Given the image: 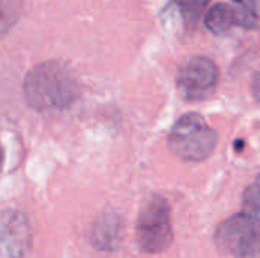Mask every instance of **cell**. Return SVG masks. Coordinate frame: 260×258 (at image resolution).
Listing matches in <instances>:
<instances>
[{
	"label": "cell",
	"instance_id": "cell-10",
	"mask_svg": "<svg viewBox=\"0 0 260 258\" xmlns=\"http://www.w3.org/2000/svg\"><path fill=\"white\" fill-rule=\"evenodd\" d=\"M209 0H175L180 14L189 24H195L204 12Z\"/></svg>",
	"mask_w": 260,
	"mask_h": 258
},
{
	"label": "cell",
	"instance_id": "cell-5",
	"mask_svg": "<svg viewBox=\"0 0 260 258\" xmlns=\"http://www.w3.org/2000/svg\"><path fill=\"white\" fill-rule=\"evenodd\" d=\"M218 78L219 71L212 59L192 56L177 71V90L184 100H204L213 93Z\"/></svg>",
	"mask_w": 260,
	"mask_h": 258
},
{
	"label": "cell",
	"instance_id": "cell-4",
	"mask_svg": "<svg viewBox=\"0 0 260 258\" xmlns=\"http://www.w3.org/2000/svg\"><path fill=\"white\" fill-rule=\"evenodd\" d=\"M218 248L229 258H260V220L239 213L224 220L215 234Z\"/></svg>",
	"mask_w": 260,
	"mask_h": 258
},
{
	"label": "cell",
	"instance_id": "cell-2",
	"mask_svg": "<svg viewBox=\"0 0 260 258\" xmlns=\"http://www.w3.org/2000/svg\"><path fill=\"white\" fill-rule=\"evenodd\" d=\"M218 134L198 113L181 116L172 126L168 144L175 157L183 161L200 163L215 151Z\"/></svg>",
	"mask_w": 260,
	"mask_h": 258
},
{
	"label": "cell",
	"instance_id": "cell-7",
	"mask_svg": "<svg viewBox=\"0 0 260 258\" xmlns=\"http://www.w3.org/2000/svg\"><path fill=\"white\" fill-rule=\"evenodd\" d=\"M207 30L215 35H224L238 24V8L229 3H215L204 15Z\"/></svg>",
	"mask_w": 260,
	"mask_h": 258
},
{
	"label": "cell",
	"instance_id": "cell-12",
	"mask_svg": "<svg viewBox=\"0 0 260 258\" xmlns=\"http://www.w3.org/2000/svg\"><path fill=\"white\" fill-rule=\"evenodd\" d=\"M251 93H253L256 102L260 103V71H257L253 76V81H251Z\"/></svg>",
	"mask_w": 260,
	"mask_h": 258
},
{
	"label": "cell",
	"instance_id": "cell-9",
	"mask_svg": "<svg viewBox=\"0 0 260 258\" xmlns=\"http://www.w3.org/2000/svg\"><path fill=\"white\" fill-rule=\"evenodd\" d=\"M21 14L20 0H0V36L8 33Z\"/></svg>",
	"mask_w": 260,
	"mask_h": 258
},
{
	"label": "cell",
	"instance_id": "cell-6",
	"mask_svg": "<svg viewBox=\"0 0 260 258\" xmlns=\"http://www.w3.org/2000/svg\"><path fill=\"white\" fill-rule=\"evenodd\" d=\"M29 242L26 216L17 210H0V258H23Z\"/></svg>",
	"mask_w": 260,
	"mask_h": 258
},
{
	"label": "cell",
	"instance_id": "cell-3",
	"mask_svg": "<svg viewBox=\"0 0 260 258\" xmlns=\"http://www.w3.org/2000/svg\"><path fill=\"white\" fill-rule=\"evenodd\" d=\"M136 239L139 248L146 254H158L169 248L174 231L171 210L165 198L154 196L142 208L137 219Z\"/></svg>",
	"mask_w": 260,
	"mask_h": 258
},
{
	"label": "cell",
	"instance_id": "cell-1",
	"mask_svg": "<svg viewBox=\"0 0 260 258\" xmlns=\"http://www.w3.org/2000/svg\"><path fill=\"white\" fill-rule=\"evenodd\" d=\"M26 102L38 109H64L79 96V85L70 68L56 61H46L34 67L24 82Z\"/></svg>",
	"mask_w": 260,
	"mask_h": 258
},
{
	"label": "cell",
	"instance_id": "cell-8",
	"mask_svg": "<svg viewBox=\"0 0 260 258\" xmlns=\"http://www.w3.org/2000/svg\"><path fill=\"white\" fill-rule=\"evenodd\" d=\"M236 8L241 27L254 29L260 26V0H239Z\"/></svg>",
	"mask_w": 260,
	"mask_h": 258
},
{
	"label": "cell",
	"instance_id": "cell-13",
	"mask_svg": "<svg viewBox=\"0 0 260 258\" xmlns=\"http://www.w3.org/2000/svg\"><path fill=\"white\" fill-rule=\"evenodd\" d=\"M2 164H3V151H2V146H0V170H2Z\"/></svg>",
	"mask_w": 260,
	"mask_h": 258
},
{
	"label": "cell",
	"instance_id": "cell-11",
	"mask_svg": "<svg viewBox=\"0 0 260 258\" xmlns=\"http://www.w3.org/2000/svg\"><path fill=\"white\" fill-rule=\"evenodd\" d=\"M242 211L260 220V181L254 182L245 190Z\"/></svg>",
	"mask_w": 260,
	"mask_h": 258
}]
</instances>
